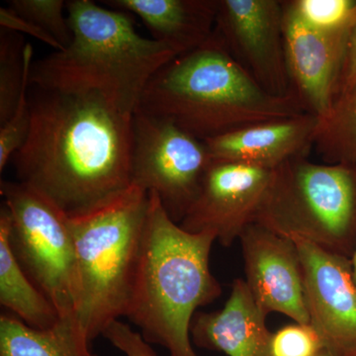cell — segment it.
<instances>
[{"label":"cell","mask_w":356,"mask_h":356,"mask_svg":"<svg viewBox=\"0 0 356 356\" xmlns=\"http://www.w3.org/2000/svg\"><path fill=\"white\" fill-rule=\"evenodd\" d=\"M245 284L266 315L280 313L296 324H310L303 271L296 243L252 222L240 238Z\"/></svg>","instance_id":"12"},{"label":"cell","mask_w":356,"mask_h":356,"mask_svg":"<svg viewBox=\"0 0 356 356\" xmlns=\"http://www.w3.org/2000/svg\"><path fill=\"white\" fill-rule=\"evenodd\" d=\"M324 343L310 324H295L281 327L273 334V356H316L324 350Z\"/></svg>","instance_id":"24"},{"label":"cell","mask_w":356,"mask_h":356,"mask_svg":"<svg viewBox=\"0 0 356 356\" xmlns=\"http://www.w3.org/2000/svg\"><path fill=\"white\" fill-rule=\"evenodd\" d=\"M33 64V47L19 33L1 29L0 36V125L19 102L26 72Z\"/></svg>","instance_id":"20"},{"label":"cell","mask_w":356,"mask_h":356,"mask_svg":"<svg viewBox=\"0 0 356 356\" xmlns=\"http://www.w3.org/2000/svg\"><path fill=\"white\" fill-rule=\"evenodd\" d=\"M9 213L0 210V303L29 327L47 330L60 315L50 299L31 280L14 254L9 238Z\"/></svg>","instance_id":"17"},{"label":"cell","mask_w":356,"mask_h":356,"mask_svg":"<svg viewBox=\"0 0 356 356\" xmlns=\"http://www.w3.org/2000/svg\"><path fill=\"white\" fill-rule=\"evenodd\" d=\"M314 147L329 165L356 168V83L337 96L331 111L320 118Z\"/></svg>","instance_id":"19"},{"label":"cell","mask_w":356,"mask_h":356,"mask_svg":"<svg viewBox=\"0 0 356 356\" xmlns=\"http://www.w3.org/2000/svg\"><path fill=\"white\" fill-rule=\"evenodd\" d=\"M72 40L63 51L33 62L30 84L67 93H92L128 115L139 109L154 74L181 55L138 34L129 13L92 0L67 2Z\"/></svg>","instance_id":"3"},{"label":"cell","mask_w":356,"mask_h":356,"mask_svg":"<svg viewBox=\"0 0 356 356\" xmlns=\"http://www.w3.org/2000/svg\"><path fill=\"white\" fill-rule=\"evenodd\" d=\"M216 236L191 233L168 216L158 196L149 193L144 235L125 317L149 343L170 356H198L191 341L199 307L220 297L222 288L210 269Z\"/></svg>","instance_id":"4"},{"label":"cell","mask_w":356,"mask_h":356,"mask_svg":"<svg viewBox=\"0 0 356 356\" xmlns=\"http://www.w3.org/2000/svg\"><path fill=\"white\" fill-rule=\"evenodd\" d=\"M149 208V192L131 185L97 207L67 216L76 254V318L89 341L125 317Z\"/></svg>","instance_id":"5"},{"label":"cell","mask_w":356,"mask_h":356,"mask_svg":"<svg viewBox=\"0 0 356 356\" xmlns=\"http://www.w3.org/2000/svg\"><path fill=\"white\" fill-rule=\"evenodd\" d=\"M318 125V116L305 113L264 122L204 142L215 161L273 170L290 159L308 156Z\"/></svg>","instance_id":"14"},{"label":"cell","mask_w":356,"mask_h":356,"mask_svg":"<svg viewBox=\"0 0 356 356\" xmlns=\"http://www.w3.org/2000/svg\"><path fill=\"white\" fill-rule=\"evenodd\" d=\"M14 154L19 181L67 216L97 207L132 185L134 115L92 93L42 90Z\"/></svg>","instance_id":"1"},{"label":"cell","mask_w":356,"mask_h":356,"mask_svg":"<svg viewBox=\"0 0 356 356\" xmlns=\"http://www.w3.org/2000/svg\"><path fill=\"white\" fill-rule=\"evenodd\" d=\"M32 65L26 72L24 83L16 109L8 120L1 124L0 128V172H3L6 170L7 163L13 159L14 154L17 153L18 149L24 144L29 133L31 107L30 99L28 98V88L30 86Z\"/></svg>","instance_id":"23"},{"label":"cell","mask_w":356,"mask_h":356,"mask_svg":"<svg viewBox=\"0 0 356 356\" xmlns=\"http://www.w3.org/2000/svg\"><path fill=\"white\" fill-rule=\"evenodd\" d=\"M102 336L126 356H158L140 332L134 331L120 320L111 323Z\"/></svg>","instance_id":"25"},{"label":"cell","mask_w":356,"mask_h":356,"mask_svg":"<svg viewBox=\"0 0 356 356\" xmlns=\"http://www.w3.org/2000/svg\"><path fill=\"white\" fill-rule=\"evenodd\" d=\"M104 3L135 14L154 40L181 55L205 43L216 24L218 0H109Z\"/></svg>","instance_id":"16"},{"label":"cell","mask_w":356,"mask_h":356,"mask_svg":"<svg viewBox=\"0 0 356 356\" xmlns=\"http://www.w3.org/2000/svg\"><path fill=\"white\" fill-rule=\"evenodd\" d=\"M266 318L245 281L236 280L224 308L196 314L191 330L192 343L228 356H273V332L267 329Z\"/></svg>","instance_id":"15"},{"label":"cell","mask_w":356,"mask_h":356,"mask_svg":"<svg viewBox=\"0 0 356 356\" xmlns=\"http://www.w3.org/2000/svg\"><path fill=\"white\" fill-rule=\"evenodd\" d=\"M0 24H1L2 29L31 35L34 38L50 46L55 51L64 50L62 44L58 43L57 40L51 36L48 32L44 31L31 21L25 19L14 13L8 7L2 6L0 8Z\"/></svg>","instance_id":"26"},{"label":"cell","mask_w":356,"mask_h":356,"mask_svg":"<svg viewBox=\"0 0 356 356\" xmlns=\"http://www.w3.org/2000/svg\"><path fill=\"white\" fill-rule=\"evenodd\" d=\"M7 7L48 32L63 48H67L72 42V29L64 14L67 2L63 0H10Z\"/></svg>","instance_id":"21"},{"label":"cell","mask_w":356,"mask_h":356,"mask_svg":"<svg viewBox=\"0 0 356 356\" xmlns=\"http://www.w3.org/2000/svg\"><path fill=\"white\" fill-rule=\"evenodd\" d=\"M271 177L273 170L213 159L180 226L191 233L210 232L231 247L255 222Z\"/></svg>","instance_id":"10"},{"label":"cell","mask_w":356,"mask_h":356,"mask_svg":"<svg viewBox=\"0 0 356 356\" xmlns=\"http://www.w3.org/2000/svg\"><path fill=\"white\" fill-rule=\"evenodd\" d=\"M280 0H218L215 31L229 54L267 92L294 95L288 76Z\"/></svg>","instance_id":"9"},{"label":"cell","mask_w":356,"mask_h":356,"mask_svg":"<svg viewBox=\"0 0 356 356\" xmlns=\"http://www.w3.org/2000/svg\"><path fill=\"white\" fill-rule=\"evenodd\" d=\"M343 356H356V353H348V355H346Z\"/></svg>","instance_id":"30"},{"label":"cell","mask_w":356,"mask_h":356,"mask_svg":"<svg viewBox=\"0 0 356 356\" xmlns=\"http://www.w3.org/2000/svg\"><path fill=\"white\" fill-rule=\"evenodd\" d=\"M316 356H336V355H334V353H332L331 351H329L327 350H325V348H324V350H321L320 353H318V355Z\"/></svg>","instance_id":"29"},{"label":"cell","mask_w":356,"mask_h":356,"mask_svg":"<svg viewBox=\"0 0 356 356\" xmlns=\"http://www.w3.org/2000/svg\"><path fill=\"white\" fill-rule=\"evenodd\" d=\"M283 9L285 56L292 92L308 113L324 118L336 99L350 24L336 31H321L307 25L289 1H283Z\"/></svg>","instance_id":"13"},{"label":"cell","mask_w":356,"mask_h":356,"mask_svg":"<svg viewBox=\"0 0 356 356\" xmlns=\"http://www.w3.org/2000/svg\"><path fill=\"white\" fill-rule=\"evenodd\" d=\"M76 317L60 318L47 330L34 329L13 315L0 316V356H95Z\"/></svg>","instance_id":"18"},{"label":"cell","mask_w":356,"mask_h":356,"mask_svg":"<svg viewBox=\"0 0 356 356\" xmlns=\"http://www.w3.org/2000/svg\"><path fill=\"white\" fill-rule=\"evenodd\" d=\"M132 185L154 193L180 224L212 163L204 140L172 121L138 109L133 117Z\"/></svg>","instance_id":"8"},{"label":"cell","mask_w":356,"mask_h":356,"mask_svg":"<svg viewBox=\"0 0 356 356\" xmlns=\"http://www.w3.org/2000/svg\"><path fill=\"white\" fill-rule=\"evenodd\" d=\"M278 235L353 257L356 250V168L290 159L273 170L255 222Z\"/></svg>","instance_id":"6"},{"label":"cell","mask_w":356,"mask_h":356,"mask_svg":"<svg viewBox=\"0 0 356 356\" xmlns=\"http://www.w3.org/2000/svg\"><path fill=\"white\" fill-rule=\"evenodd\" d=\"M351 267H353V277L356 285V250L355 254L351 257Z\"/></svg>","instance_id":"28"},{"label":"cell","mask_w":356,"mask_h":356,"mask_svg":"<svg viewBox=\"0 0 356 356\" xmlns=\"http://www.w3.org/2000/svg\"><path fill=\"white\" fill-rule=\"evenodd\" d=\"M356 83V6L353 10L350 26H348V37H346V50L341 76L337 84V96L343 95ZM336 100V99H334Z\"/></svg>","instance_id":"27"},{"label":"cell","mask_w":356,"mask_h":356,"mask_svg":"<svg viewBox=\"0 0 356 356\" xmlns=\"http://www.w3.org/2000/svg\"><path fill=\"white\" fill-rule=\"evenodd\" d=\"M139 109L206 140L308 113L295 95L267 92L213 32L198 48L173 58L147 83Z\"/></svg>","instance_id":"2"},{"label":"cell","mask_w":356,"mask_h":356,"mask_svg":"<svg viewBox=\"0 0 356 356\" xmlns=\"http://www.w3.org/2000/svg\"><path fill=\"white\" fill-rule=\"evenodd\" d=\"M293 241L301 259L310 325L325 350L336 356L356 353V285L351 259L306 241Z\"/></svg>","instance_id":"11"},{"label":"cell","mask_w":356,"mask_h":356,"mask_svg":"<svg viewBox=\"0 0 356 356\" xmlns=\"http://www.w3.org/2000/svg\"><path fill=\"white\" fill-rule=\"evenodd\" d=\"M307 25L321 31H336L350 24L356 6L353 0H290Z\"/></svg>","instance_id":"22"},{"label":"cell","mask_w":356,"mask_h":356,"mask_svg":"<svg viewBox=\"0 0 356 356\" xmlns=\"http://www.w3.org/2000/svg\"><path fill=\"white\" fill-rule=\"evenodd\" d=\"M14 254L60 318L76 317L77 276L69 218L40 192L20 181L1 180Z\"/></svg>","instance_id":"7"}]
</instances>
